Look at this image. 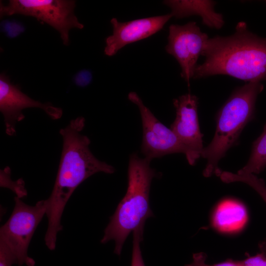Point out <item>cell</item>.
<instances>
[{"label": "cell", "instance_id": "6da1fadb", "mask_svg": "<svg viewBox=\"0 0 266 266\" xmlns=\"http://www.w3.org/2000/svg\"><path fill=\"white\" fill-rule=\"evenodd\" d=\"M85 122V118L79 116L60 130L63 141L60 161L52 191L45 200L48 223L44 241L50 250L56 248L58 233L63 229L62 216L74 190L96 173L115 172L113 166L99 160L92 153L89 148L90 139L81 133Z\"/></svg>", "mask_w": 266, "mask_h": 266}, {"label": "cell", "instance_id": "7a4b0ae2", "mask_svg": "<svg viewBox=\"0 0 266 266\" xmlns=\"http://www.w3.org/2000/svg\"><path fill=\"white\" fill-rule=\"evenodd\" d=\"M202 55L194 79L223 74L248 82L266 80V38L251 32L244 22L232 35L209 38Z\"/></svg>", "mask_w": 266, "mask_h": 266}, {"label": "cell", "instance_id": "3957f363", "mask_svg": "<svg viewBox=\"0 0 266 266\" xmlns=\"http://www.w3.org/2000/svg\"><path fill=\"white\" fill-rule=\"evenodd\" d=\"M150 162L136 153L130 156L126 193L110 217L100 240L102 244L114 240V252L118 256L130 233L154 216L149 206V192L152 179L158 173L150 166Z\"/></svg>", "mask_w": 266, "mask_h": 266}, {"label": "cell", "instance_id": "277c9868", "mask_svg": "<svg viewBox=\"0 0 266 266\" xmlns=\"http://www.w3.org/2000/svg\"><path fill=\"white\" fill-rule=\"evenodd\" d=\"M260 81L249 82L236 89L219 110L215 133L211 142L202 151L201 156L207 162L203 171L205 177L221 170L219 161L233 146L245 126L253 119L258 95L263 90Z\"/></svg>", "mask_w": 266, "mask_h": 266}, {"label": "cell", "instance_id": "5b68a950", "mask_svg": "<svg viewBox=\"0 0 266 266\" xmlns=\"http://www.w3.org/2000/svg\"><path fill=\"white\" fill-rule=\"evenodd\" d=\"M13 211L0 229V240L11 250L17 264L34 266V260L28 255L32 238L43 216L46 214V200H39L33 205L24 203L21 199L14 197Z\"/></svg>", "mask_w": 266, "mask_h": 266}, {"label": "cell", "instance_id": "8992f818", "mask_svg": "<svg viewBox=\"0 0 266 266\" xmlns=\"http://www.w3.org/2000/svg\"><path fill=\"white\" fill-rule=\"evenodd\" d=\"M75 6L72 0H10L6 4L0 2V15L33 17L58 31L63 44L68 45L70 30L84 27L75 15Z\"/></svg>", "mask_w": 266, "mask_h": 266}, {"label": "cell", "instance_id": "52a82bcc", "mask_svg": "<svg viewBox=\"0 0 266 266\" xmlns=\"http://www.w3.org/2000/svg\"><path fill=\"white\" fill-rule=\"evenodd\" d=\"M128 99L138 107L141 116L143 133L140 149L144 158L151 161L153 159L167 154L183 153L189 164L192 165L189 150L172 130L165 126L154 116L136 93H129Z\"/></svg>", "mask_w": 266, "mask_h": 266}, {"label": "cell", "instance_id": "ba28073f", "mask_svg": "<svg viewBox=\"0 0 266 266\" xmlns=\"http://www.w3.org/2000/svg\"><path fill=\"white\" fill-rule=\"evenodd\" d=\"M167 39L166 50L177 61L181 76L189 84L209 38L195 22L191 21L184 25H171Z\"/></svg>", "mask_w": 266, "mask_h": 266}, {"label": "cell", "instance_id": "9c48e42d", "mask_svg": "<svg viewBox=\"0 0 266 266\" xmlns=\"http://www.w3.org/2000/svg\"><path fill=\"white\" fill-rule=\"evenodd\" d=\"M42 109L52 119L60 118L63 114L61 108L49 102L42 103L22 92L18 85L12 84L9 77L4 73L0 75V111L4 117L5 133L9 136L16 133V125L25 118L23 110L28 108Z\"/></svg>", "mask_w": 266, "mask_h": 266}, {"label": "cell", "instance_id": "30bf717a", "mask_svg": "<svg viewBox=\"0 0 266 266\" xmlns=\"http://www.w3.org/2000/svg\"><path fill=\"white\" fill-rule=\"evenodd\" d=\"M173 103L176 117L170 129L189 150L194 165L203 149L197 112L198 98L186 94L174 99Z\"/></svg>", "mask_w": 266, "mask_h": 266}, {"label": "cell", "instance_id": "8fae6325", "mask_svg": "<svg viewBox=\"0 0 266 266\" xmlns=\"http://www.w3.org/2000/svg\"><path fill=\"white\" fill-rule=\"evenodd\" d=\"M172 17V14L169 13L125 22L112 18L110 23L113 33L105 39L104 54L113 56L127 44L152 35L160 31Z\"/></svg>", "mask_w": 266, "mask_h": 266}, {"label": "cell", "instance_id": "7c38bea8", "mask_svg": "<svg viewBox=\"0 0 266 266\" xmlns=\"http://www.w3.org/2000/svg\"><path fill=\"white\" fill-rule=\"evenodd\" d=\"M164 3L171 10L173 17L182 18L198 15L202 23L211 28L219 29L224 24L222 15L215 12L216 2L212 0H165Z\"/></svg>", "mask_w": 266, "mask_h": 266}, {"label": "cell", "instance_id": "4fadbf2b", "mask_svg": "<svg viewBox=\"0 0 266 266\" xmlns=\"http://www.w3.org/2000/svg\"><path fill=\"white\" fill-rule=\"evenodd\" d=\"M215 211L213 222L216 227L222 230H231L239 226L247 218L245 208L234 200H226Z\"/></svg>", "mask_w": 266, "mask_h": 266}, {"label": "cell", "instance_id": "5bb4252c", "mask_svg": "<svg viewBox=\"0 0 266 266\" xmlns=\"http://www.w3.org/2000/svg\"><path fill=\"white\" fill-rule=\"evenodd\" d=\"M266 167V123L260 136L253 143L252 151L247 164L237 174H259Z\"/></svg>", "mask_w": 266, "mask_h": 266}, {"label": "cell", "instance_id": "9a60e30c", "mask_svg": "<svg viewBox=\"0 0 266 266\" xmlns=\"http://www.w3.org/2000/svg\"><path fill=\"white\" fill-rule=\"evenodd\" d=\"M219 177L225 183L241 182L247 184L254 189L266 204V185L264 181L254 174H239L230 172L221 171Z\"/></svg>", "mask_w": 266, "mask_h": 266}, {"label": "cell", "instance_id": "2e32d148", "mask_svg": "<svg viewBox=\"0 0 266 266\" xmlns=\"http://www.w3.org/2000/svg\"><path fill=\"white\" fill-rule=\"evenodd\" d=\"M11 170L8 166L0 169V187L7 188L12 191L16 197L21 199L27 195V191L25 187V182L23 179L13 181L11 178Z\"/></svg>", "mask_w": 266, "mask_h": 266}, {"label": "cell", "instance_id": "e0dca14e", "mask_svg": "<svg viewBox=\"0 0 266 266\" xmlns=\"http://www.w3.org/2000/svg\"><path fill=\"white\" fill-rule=\"evenodd\" d=\"M144 226L133 232V250L131 266H145L141 251L140 242L143 240Z\"/></svg>", "mask_w": 266, "mask_h": 266}, {"label": "cell", "instance_id": "ac0fdd59", "mask_svg": "<svg viewBox=\"0 0 266 266\" xmlns=\"http://www.w3.org/2000/svg\"><path fill=\"white\" fill-rule=\"evenodd\" d=\"M207 255L203 252L195 253L193 256V261L185 266H242L241 261L229 259L217 264L209 265L206 263Z\"/></svg>", "mask_w": 266, "mask_h": 266}, {"label": "cell", "instance_id": "d6986e66", "mask_svg": "<svg viewBox=\"0 0 266 266\" xmlns=\"http://www.w3.org/2000/svg\"><path fill=\"white\" fill-rule=\"evenodd\" d=\"M17 264L16 259L9 247L0 240V266H12Z\"/></svg>", "mask_w": 266, "mask_h": 266}, {"label": "cell", "instance_id": "ffe728a7", "mask_svg": "<svg viewBox=\"0 0 266 266\" xmlns=\"http://www.w3.org/2000/svg\"><path fill=\"white\" fill-rule=\"evenodd\" d=\"M3 31L10 37H15L23 33L24 27L20 23L15 21H5L1 24Z\"/></svg>", "mask_w": 266, "mask_h": 266}, {"label": "cell", "instance_id": "44dd1931", "mask_svg": "<svg viewBox=\"0 0 266 266\" xmlns=\"http://www.w3.org/2000/svg\"><path fill=\"white\" fill-rule=\"evenodd\" d=\"M242 266H266V252L262 251L241 260Z\"/></svg>", "mask_w": 266, "mask_h": 266}, {"label": "cell", "instance_id": "7402d4cb", "mask_svg": "<svg viewBox=\"0 0 266 266\" xmlns=\"http://www.w3.org/2000/svg\"><path fill=\"white\" fill-rule=\"evenodd\" d=\"M92 79V73L88 70L84 69L78 72L74 76L75 84L80 87H85L90 83Z\"/></svg>", "mask_w": 266, "mask_h": 266}, {"label": "cell", "instance_id": "603a6c76", "mask_svg": "<svg viewBox=\"0 0 266 266\" xmlns=\"http://www.w3.org/2000/svg\"><path fill=\"white\" fill-rule=\"evenodd\" d=\"M260 247L262 251L266 252V242H264L261 244Z\"/></svg>", "mask_w": 266, "mask_h": 266}]
</instances>
